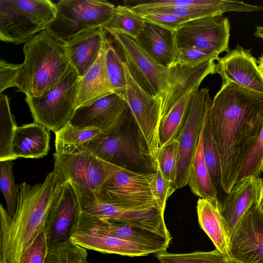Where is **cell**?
<instances>
[{"instance_id": "cell-26", "label": "cell", "mask_w": 263, "mask_h": 263, "mask_svg": "<svg viewBox=\"0 0 263 263\" xmlns=\"http://www.w3.org/2000/svg\"><path fill=\"white\" fill-rule=\"evenodd\" d=\"M197 213L200 228L212 240L216 249L231 260L229 234L221 213L220 202L215 203L199 198L197 203Z\"/></svg>"}, {"instance_id": "cell-25", "label": "cell", "mask_w": 263, "mask_h": 263, "mask_svg": "<svg viewBox=\"0 0 263 263\" xmlns=\"http://www.w3.org/2000/svg\"><path fill=\"white\" fill-rule=\"evenodd\" d=\"M112 93L106 68L103 42L96 63L83 77L79 78L76 107L88 104Z\"/></svg>"}, {"instance_id": "cell-4", "label": "cell", "mask_w": 263, "mask_h": 263, "mask_svg": "<svg viewBox=\"0 0 263 263\" xmlns=\"http://www.w3.org/2000/svg\"><path fill=\"white\" fill-rule=\"evenodd\" d=\"M78 148L88 150L105 162L133 171L154 173L155 171V163L148 154L130 109L112 130Z\"/></svg>"}, {"instance_id": "cell-43", "label": "cell", "mask_w": 263, "mask_h": 263, "mask_svg": "<svg viewBox=\"0 0 263 263\" xmlns=\"http://www.w3.org/2000/svg\"><path fill=\"white\" fill-rule=\"evenodd\" d=\"M219 59V55L206 52L197 49H177L175 63L180 65L194 68L211 60Z\"/></svg>"}, {"instance_id": "cell-39", "label": "cell", "mask_w": 263, "mask_h": 263, "mask_svg": "<svg viewBox=\"0 0 263 263\" xmlns=\"http://www.w3.org/2000/svg\"><path fill=\"white\" fill-rule=\"evenodd\" d=\"M179 153V142L177 139L160 147L155 162L163 177L175 185Z\"/></svg>"}, {"instance_id": "cell-50", "label": "cell", "mask_w": 263, "mask_h": 263, "mask_svg": "<svg viewBox=\"0 0 263 263\" xmlns=\"http://www.w3.org/2000/svg\"><path fill=\"white\" fill-rule=\"evenodd\" d=\"M230 262L231 263H240V262H237V261H236L235 260H230Z\"/></svg>"}, {"instance_id": "cell-30", "label": "cell", "mask_w": 263, "mask_h": 263, "mask_svg": "<svg viewBox=\"0 0 263 263\" xmlns=\"http://www.w3.org/2000/svg\"><path fill=\"white\" fill-rule=\"evenodd\" d=\"M212 102L211 99L206 107L202 126V145L204 160L212 181L217 190L218 198L220 201L226 195L221 182V166L219 153L213 138L209 124L208 112Z\"/></svg>"}, {"instance_id": "cell-15", "label": "cell", "mask_w": 263, "mask_h": 263, "mask_svg": "<svg viewBox=\"0 0 263 263\" xmlns=\"http://www.w3.org/2000/svg\"><path fill=\"white\" fill-rule=\"evenodd\" d=\"M211 99L208 88H198L193 93L184 123L176 138L179 142L176 189L188 184L191 165L198 146L206 107Z\"/></svg>"}, {"instance_id": "cell-34", "label": "cell", "mask_w": 263, "mask_h": 263, "mask_svg": "<svg viewBox=\"0 0 263 263\" xmlns=\"http://www.w3.org/2000/svg\"><path fill=\"white\" fill-rule=\"evenodd\" d=\"M11 113L9 98L0 94V161L14 160L18 158L13 152V142L17 128Z\"/></svg>"}, {"instance_id": "cell-46", "label": "cell", "mask_w": 263, "mask_h": 263, "mask_svg": "<svg viewBox=\"0 0 263 263\" xmlns=\"http://www.w3.org/2000/svg\"><path fill=\"white\" fill-rule=\"evenodd\" d=\"M22 64L8 63L0 61V93L10 87H16V81Z\"/></svg>"}, {"instance_id": "cell-5", "label": "cell", "mask_w": 263, "mask_h": 263, "mask_svg": "<svg viewBox=\"0 0 263 263\" xmlns=\"http://www.w3.org/2000/svg\"><path fill=\"white\" fill-rule=\"evenodd\" d=\"M57 8L50 0H1L0 40L18 45L46 30Z\"/></svg>"}, {"instance_id": "cell-14", "label": "cell", "mask_w": 263, "mask_h": 263, "mask_svg": "<svg viewBox=\"0 0 263 263\" xmlns=\"http://www.w3.org/2000/svg\"><path fill=\"white\" fill-rule=\"evenodd\" d=\"M60 174V181L45 228L48 249L60 246L71 240L75 232L80 211L76 190L70 180Z\"/></svg>"}, {"instance_id": "cell-49", "label": "cell", "mask_w": 263, "mask_h": 263, "mask_svg": "<svg viewBox=\"0 0 263 263\" xmlns=\"http://www.w3.org/2000/svg\"><path fill=\"white\" fill-rule=\"evenodd\" d=\"M257 64L258 68L263 76V53L258 58L257 60Z\"/></svg>"}, {"instance_id": "cell-33", "label": "cell", "mask_w": 263, "mask_h": 263, "mask_svg": "<svg viewBox=\"0 0 263 263\" xmlns=\"http://www.w3.org/2000/svg\"><path fill=\"white\" fill-rule=\"evenodd\" d=\"M196 89L183 97L161 120L159 132L160 147L177 138L184 123L193 93Z\"/></svg>"}, {"instance_id": "cell-31", "label": "cell", "mask_w": 263, "mask_h": 263, "mask_svg": "<svg viewBox=\"0 0 263 263\" xmlns=\"http://www.w3.org/2000/svg\"><path fill=\"white\" fill-rule=\"evenodd\" d=\"M104 43L106 68L111 89L125 101L126 80L122 58L112 37L106 30Z\"/></svg>"}, {"instance_id": "cell-18", "label": "cell", "mask_w": 263, "mask_h": 263, "mask_svg": "<svg viewBox=\"0 0 263 263\" xmlns=\"http://www.w3.org/2000/svg\"><path fill=\"white\" fill-rule=\"evenodd\" d=\"M217 61L215 72L221 76L222 84L233 83L263 95V76L250 49L237 45Z\"/></svg>"}, {"instance_id": "cell-32", "label": "cell", "mask_w": 263, "mask_h": 263, "mask_svg": "<svg viewBox=\"0 0 263 263\" xmlns=\"http://www.w3.org/2000/svg\"><path fill=\"white\" fill-rule=\"evenodd\" d=\"M103 133L95 127H79L70 121L55 133V148L57 154L70 153L78 147L100 137Z\"/></svg>"}, {"instance_id": "cell-27", "label": "cell", "mask_w": 263, "mask_h": 263, "mask_svg": "<svg viewBox=\"0 0 263 263\" xmlns=\"http://www.w3.org/2000/svg\"><path fill=\"white\" fill-rule=\"evenodd\" d=\"M163 7H184L209 9L220 15L227 12H256L263 10L261 6L252 5L243 2L227 0H159L141 1L129 6L134 12Z\"/></svg>"}, {"instance_id": "cell-42", "label": "cell", "mask_w": 263, "mask_h": 263, "mask_svg": "<svg viewBox=\"0 0 263 263\" xmlns=\"http://www.w3.org/2000/svg\"><path fill=\"white\" fill-rule=\"evenodd\" d=\"M154 176L151 182L153 196L159 208L164 212L167 199L176 190L175 183L163 177L155 162Z\"/></svg>"}, {"instance_id": "cell-13", "label": "cell", "mask_w": 263, "mask_h": 263, "mask_svg": "<svg viewBox=\"0 0 263 263\" xmlns=\"http://www.w3.org/2000/svg\"><path fill=\"white\" fill-rule=\"evenodd\" d=\"M230 35L228 18L222 15L191 20L174 31L177 49H197L218 55L230 50Z\"/></svg>"}, {"instance_id": "cell-51", "label": "cell", "mask_w": 263, "mask_h": 263, "mask_svg": "<svg viewBox=\"0 0 263 263\" xmlns=\"http://www.w3.org/2000/svg\"><path fill=\"white\" fill-rule=\"evenodd\" d=\"M82 263H90V262L88 261L87 260H84Z\"/></svg>"}, {"instance_id": "cell-37", "label": "cell", "mask_w": 263, "mask_h": 263, "mask_svg": "<svg viewBox=\"0 0 263 263\" xmlns=\"http://www.w3.org/2000/svg\"><path fill=\"white\" fill-rule=\"evenodd\" d=\"M86 249L76 244L71 239L48 250L45 263H82L87 260Z\"/></svg>"}, {"instance_id": "cell-21", "label": "cell", "mask_w": 263, "mask_h": 263, "mask_svg": "<svg viewBox=\"0 0 263 263\" xmlns=\"http://www.w3.org/2000/svg\"><path fill=\"white\" fill-rule=\"evenodd\" d=\"M262 181L260 178L246 177L237 182L220 201V209L229 238L242 216L258 200Z\"/></svg>"}, {"instance_id": "cell-22", "label": "cell", "mask_w": 263, "mask_h": 263, "mask_svg": "<svg viewBox=\"0 0 263 263\" xmlns=\"http://www.w3.org/2000/svg\"><path fill=\"white\" fill-rule=\"evenodd\" d=\"M105 30L100 27L85 31L64 44L66 53L79 78L83 77L98 59Z\"/></svg>"}, {"instance_id": "cell-7", "label": "cell", "mask_w": 263, "mask_h": 263, "mask_svg": "<svg viewBox=\"0 0 263 263\" xmlns=\"http://www.w3.org/2000/svg\"><path fill=\"white\" fill-rule=\"evenodd\" d=\"M79 77L73 68L62 81L39 98L26 97L34 121L56 133L69 122L76 109Z\"/></svg>"}, {"instance_id": "cell-44", "label": "cell", "mask_w": 263, "mask_h": 263, "mask_svg": "<svg viewBox=\"0 0 263 263\" xmlns=\"http://www.w3.org/2000/svg\"><path fill=\"white\" fill-rule=\"evenodd\" d=\"M135 13H167L185 18L189 20L204 17L221 16L215 11L211 9L184 7H163L150 9Z\"/></svg>"}, {"instance_id": "cell-1", "label": "cell", "mask_w": 263, "mask_h": 263, "mask_svg": "<svg viewBox=\"0 0 263 263\" xmlns=\"http://www.w3.org/2000/svg\"><path fill=\"white\" fill-rule=\"evenodd\" d=\"M208 118L220 157L222 186L228 194L262 127L263 95L233 83L222 84Z\"/></svg>"}, {"instance_id": "cell-24", "label": "cell", "mask_w": 263, "mask_h": 263, "mask_svg": "<svg viewBox=\"0 0 263 263\" xmlns=\"http://www.w3.org/2000/svg\"><path fill=\"white\" fill-rule=\"evenodd\" d=\"M135 39L158 64L169 67L175 62L177 47L174 31L145 22L142 30Z\"/></svg>"}, {"instance_id": "cell-12", "label": "cell", "mask_w": 263, "mask_h": 263, "mask_svg": "<svg viewBox=\"0 0 263 263\" xmlns=\"http://www.w3.org/2000/svg\"><path fill=\"white\" fill-rule=\"evenodd\" d=\"M53 157L54 164L66 180L97 196L107 179L118 167L82 148L67 154L55 153Z\"/></svg>"}, {"instance_id": "cell-10", "label": "cell", "mask_w": 263, "mask_h": 263, "mask_svg": "<svg viewBox=\"0 0 263 263\" xmlns=\"http://www.w3.org/2000/svg\"><path fill=\"white\" fill-rule=\"evenodd\" d=\"M83 211L99 218L148 229L172 238L164 219V212L157 207L129 208L104 202L92 193L71 183Z\"/></svg>"}, {"instance_id": "cell-16", "label": "cell", "mask_w": 263, "mask_h": 263, "mask_svg": "<svg viewBox=\"0 0 263 263\" xmlns=\"http://www.w3.org/2000/svg\"><path fill=\"white\" fill-rule=\"evenodd\" d=\"M232 260L240 263H263V212L258 200L245 213L229 238Z\"/></svg>"}, {"instance_id": "cell-6", "label": "cell", "mask_w": 263, "mask_h": 263, "mask_svg": "<svg viewBox=\"0 0 263 263\" xmlns=\"http://www.w3.org/2000/svg\"><path fill=\"white\" fill-rule=\"evenodd\" d=\"M55 4V19L46 30L64 44L85 31L105 27L115 8L102 0H61Z\"/></svg>"}, {"instance_id": "cell-8", "label": "cell", "mask_w": 263, "mask_h": 263, "mask_svg": "<svg viewBox=\"0 0 263 263\" xmlns=\"http://www.w3.org/2000/svg\"><path fill=\"white\" fill-rule=\"evenodd\" d=\"M122 58L126 80L125 101L142 135L148 154L155 162L160 148L162 99L160 96H152L145 91Z\"/></svg>"}, {"instance_id": "cell-11", "label": "cell", "mask_w": 263, "mask_h": 263, "mask_svg": "<svg viewBox=\"0 0 263 263\" xmlns=\"http://www.w3.org/2000/svg\"><path fill=\"white\" fill-rule=\"evenodd\" d=\"M104 28L112 37L141 87L148 94L162 98L168 88V67L155 62L134 38L119 31Z\"/></svg>"}, {"instance_id": "cell-17", "label": "cell", "mask_w": 263, "mask_h": 263, "mask_svg": "<svg viewBox=\"0 0 263 263\" xmlns=\"http://www.w3.org/2000/svg\"><path fill=\"white\" fill-rule=\"evenodd\" d=\"M112 236L137 244L166 251L172 238L160 232L115 220L104 219L80 209L75 230Z\"/></svg>"}, {"instance_id": "cell-19", "label": "cell", "mask_w": 263, "mask_h": 263, "mask_svg": "<svg viewBox=\"0 0 263 263\" xmlns=\"http://www.w3.org/2000/svg\"><path fill=\"white\" fill-rule=\"evenodd\" d=\"M129 110L126 102L112 93L77 108L70 122L79 127H95L107 134L123 121Z\"/></svg>"}, {"instance_id": "cell-40", "label": "cell", "mask_w": 263, "mask_h": 263, "mask_svg": "<svg viewBox=\"0 0 263 263\" xmlns=\"http://www.w3.org/2000/svg\"><path fill=\"white\" fill-rule=\"evenodd\" d=\"M263 172V126L239 174L237 182L250 176L259 178Z\"/></svg>"}, {"instance_id": "cell-9", "label": "cell", "mask_w": 263, "mask_h": 263, "mask_svg": "<svg viewBox=\"0 0 263 263\" xmlns=\"http://www.w3.org/2000/svg\"><path fill=\"white\" fill-rule=\"evenodd\" d=\"M154 176V172L140 173L118 166L104 183L97 197L105 202L119 206L159 208L151 189Z\"/></svg>"}, {"instance_id": "cell-52", "label": "cell", "mask_w": 263, "mask_h": 263, "mask_svg": "<svg viewBox=\"0 0 263 263\" xmlns=\"http://www.w3.org/2000/svg\"><path fill=\"white\" fill-rule=\"evenodd\" d=\"M0 263H2V262H0Z\"/></svg>"}, {"instance_id": "cell-38", "label": "cell", "mask_w": 263, "mask_h": 263, "mask_svg": "<svg viewBox=\"0 0 263 263\" xmlns=\"http://www.w3.org/2000/svg\"><path fill=\"white\" fill-rule=\"evenodd\" d=\"M12 160L0 161V188L7 204V212L14 216L17 206L18 186L16 187L12 172Z\"/></svg>"}, {"instance_id": "cell-48", "label": "cell", "mask_w": 263, "mask_h": 263, "mask_svg": "<svg viewBox=\"0 0 263 263\" xmlns=\"http://www.w3.org/2000/svg\"><path fill=\"white\" fill-rule=\"evenodd\" d=\"M258 203L261 210L263 212V180L261 183L260 196L258 199Z\"/></svg>"}, {"instance_id": "cell-35", "label": "cell", "mask_w": 263, "mask_h": 263, "mask_svg": "<svg viewBox=\"0 0 263 263\" xmlns=\"http://www.w3.org/2000/svg\"><path fill=\"white\" fill-rule=\"evenodd\" d=\"M145 22L127 5L115 7L111 20L103 28L123 32L135 38L142 30Z\"/></svg>"}, {"instance_id": "cell-3", "label": "cell", "mask_w": 263, "mask_h": 263, "mask_svg": "<svg viewBox=\"0 0 263 263\" xmlns=\"http://www.w3.org/2000/svg\"><path fill=\"white\" fill-rule=\"evenodd\" d=\"M24 61L16 84L30 98L41 97L57 86L73 68L64 44L47 30L26 42Z\"/></svg>"}, {"instance_id": "cell-36", "label": "cell", "mask_w": 263, "mask_h": 263, "mask_svg": "<svg viewBox=\"0 0 263 263\" xmlns=\"http://www.w3.org/2000/svg\"><path fill=\"white\" fill-rule=\"evenodd\" d=\"M155 256L160 263H231L230 259L216 249L183 254L165 251L156 253Z\"/></svg>"}, {"instance_id": "cell-23", "label": "cell", "mask_w": 263, "mask_h": 263, "mask_svg": "<svg viewBox=\"0 0 263 263\" xmlns=\"http://www.w3.org/2000/svg\"><path fill=\"white\" fill-rule=\"evenodd\" d=\"M71 239L74 243L85 249L102 253L135 257L160 252L157 249L118 237L89 232L76 231Z\"/></svg>"}, {"instance_id": "cell-28", "label": "cell", "mask_w": 263, "mask_h": 263, "mask_svg": "<svg viewBox=\"0 0 263 263\" xmlns=\"http://www.w3.org/2000/svg\"><path fill=\"white\" fill-rule=\"evenodd\" d=\"M50 148V133L35 122L17 126L13 138V152L18 158H40Z\"/></svg>"}, {"instance_id": "cell-2", "label": "cell", "mask_w": 263, "mask_h": 263, "mask_svg": "<svg viewBox=\"0 0 263 263\" xmlns=\"http://www.w3.org/2000/svg\"><path fill=\"white\" fill-rule=\"evenodd\" d=\"M60 174L54 165L44 181L18 186L17 203L13 216L0 206V262L19 263L22 254L46 220L54 200Z\"/></svg>"}, {"instance_id": "cell-20", "label": "cell", "mask_w": 263, "mask_h": 263, "mask_svg": "<svg viewBox=\"0 0 263 263\" xmlns=\"http://www.w3.org/2000/svg\"><path fill=\"white\" fill-rule=\"evenodd\" d=\"M215 69L216 63L214 60L194 68L175 62L170 66L168 88L161 98V121L183 97L199 88L201 82L207 76L216 73Z\"/></svg>"}, {"instance_id": "cell-45", "label": "cell", "mask_w": 263, "mask_h": 263, "mask_svg": "<svg viewBox=\"0 0 263 263\" xmlns=\"http://www.w3.org/2000/svg\"><path fill=\"white\" fill-rule=\"evenodd\" d=\"M145 22L175 31L189 20L175 15L163 13H137Z\"/></svg>"}, {"instance_id": "cell-47", "label": "cell", "mask_w": 263, "mask_h": 263, "mask_svg": "<svg viewBox=\"0 0 263 263\" xmlns=\"http://www.w3.org/2000/svg\"><path fill=\"white\" fill-rule=\"evenodd\" d=\"M254 35L257 37L263 39V26H256Z\"/></svg>"}, {"instance_id": "cell-29", "label": "cell", "mask_w": 263, "mask_h": 263, "mask_svg": "<svg viewBox=\"0 0 263 263\" xmlns=\"http://www.w3.org/2000/svg\"><path fill=\"white\" fill-rule=\"evenodd\" d=\"M187 184L193 194L200 198L207 199L215 203L219 202L217 190L204 160L202 127L196 151L191 165Z\"/></svg>"}, {"instance_id": "cell-41", "label": "cell", "mask_w": 263, "mask_h": 263, "mask_svg": "<svg viewBox=\"0 0 263 263\" xmlns=\"http://www.w3.org/2000/svg\"><path fill=\"white\" fill-rule=\"evenodd\" d=\"M48 250L45 224L24 251L19 263H45Z\"/></svg>"}]
</instances>
